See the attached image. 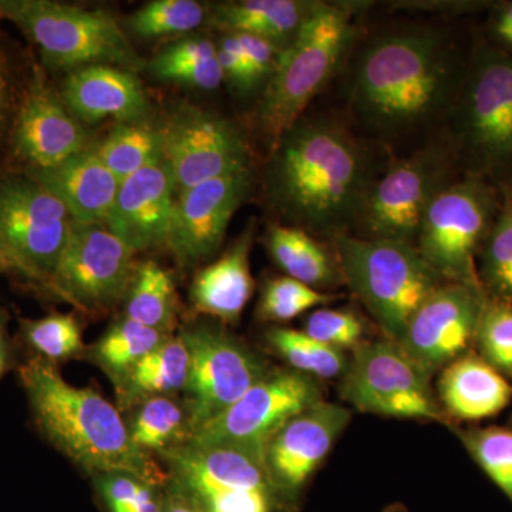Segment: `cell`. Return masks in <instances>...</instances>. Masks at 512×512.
I'll use <instances>...</instances> for the list:
<instances>
[{
  "label": "cell",
  "instance_id": "1",
  "mask_svg": "<svg viewBox=\"0 0 512 512\" xmlns=\"http://www.w3.org/2000/svg\"><path fill=\"white\" fill-rule=\"evenodd\" d=\"M470 56L437 26L377 33L350 70V117L367 140L390 150L429 137L450 119Z\"/></svg>",
  "mask_w": 512,
  "mask_h": 512
},
{
  "label": "cell",
  "instance_id": "2",
  "mask_svg": "<svg viewBox=\"0 0 512 512\" xmlns=\"http://www.w3.org/2000/svg\"><path fill=\"white\" fill-rule=\"evenodd\" d=\"M271 156L272 198L292 227L332 241L353 234L379 174L372 151L346 124L302 116Z\"/></svg>",
  "mask_w": 512,
  "mask_h": 512
},
{
  "label": "cell",
  "instance_id": "3",
  "mask_svg": "<svg viewBox=\"0 0 512 512\" xmlns=\"http://www.w3.org/2000/svg\"><path fill=\"white\" fill-rule=\"evenodd\" d=\"M37 430L87 473L124 471L165 487L170 474L151 454L134 446L117 406L92 387L63 379L55 363L32 356L19 367Z\"/></svg>",
  "mask_w": 512,
  "mask_h": 512
},
{
  "label": "cell",
  "instance_id": "4",
  "mask_svg": "<svg viewBox=\"0 0 512 512\" xmlns=\"http://www.w3.org/2000/svg\"><path fill=\"white\" fill-rule=\"evenodd\" d=\"M356 3L316 2L293 42L279 56L256 110L259 131L274 150L302 116L356 36Z\"/></svg>",
  "mask_w": 512,
  "mask_h": 512
},
{
  "label": "cell",
  "instance_id": "5",
  "mask_svg": "<svg viewBox=\"0 0 512 512\" xmlns=\"http://www.w3.org/2000/svg\"><path fill=\"white\" fill-rule=\"evenodd\" d=\"M447 143L461 174L497 185L512 178V52L477 43L447 121Z\"/></svg>",
  "mask_w": 512,
  "mask_h": 512
},
{
  "label": "cell",
  "instance_id": "6",
  "mask_svg": "<svg viewBox=\"0 0 512 512\" xmlns=\"http://www.w3.org/2000/svg\"><path fill=\"white\" fill-rule=\"evenodd\" d=\"M343 284L375 320L383 338L397 342L427 298L446 284L406 242L339 235L332 241Z\"/></svg>",
  "mask_w": 512,
  "mask_h": 512
},
{
  "label": "cell",
  "instance_id": "7",
  "mask_svg": "<svg viewBox=\"0 0 512 512\" xmlns=\"http://www.w3.org/2000/svg\"><path fill=\"white\" fill-rule=\"evenodd\" d=\"M9 20L35 43L52 69L70 73L87 66H113L137 73L144 67L117 19L104 10L13 0Z\"/></svg>",
  "mask_w": 512,
  "mask_h": 512
},
{
  "label": "cell",
  "instance_id": "8",
  "mask_svg": "<svg viewBox=\"0 0 512 512\" xmlns=\"http://www.w3.org/2000/svg\"><path fill=\"white\" fill-rule=\"evenodd\" d=\"M498 208L497 185L476 175L460 174L436 195L421 222L416 248L444 282L483 289L478 255Z\"/></svg>",
  "mask_w": 512,
  "mask_h": 512
},
{
  "label": "cell",
  "instance_id": "9",
  "mask_svg": "<svg viewBox=\"0 0 512 512\" xmlns=\"http://www.w3.org/2000/svg\"><path fill=\"white\" fill-rule=\"evenodd\" d=\"M433 377L387 338L366 340L350 352L339 396L357 412L387 419L454 426L441 407Z\"/></svg>",
  "mask_w": 512,
  "mask_h": 512
},
{
  "label": "cell",
  "instance_id": "10",
  "mask_svg": "<svg viewBox=\"0 0 512 512\" xmlns=\"http://www.w3.org/2000/svg\"><path fill=\"white\" fill-rule=\"evenodd\" d=\"M460 170L447 140H433L390 163L367 195L356 237L416 247L421 222L436 195Z\"/></svg>",
  "mask_w": 512,
  "mask_h": 512
},
{
  "label": "cell",
  "instance_id": "11",
  "mask_svg": "<svg viewBox=\"0 0 512 512\" xmlns=\"http://www.w3.org/2000/svg\"><path fill=\"white\" fill-rule=\"evenodd\" d=\"M180 338L190 356L184 402L194 436L241 399L272 366L215 322L188 323L181 328Z\"/></svg>",
  "mask_w": 512,
  "mask_h": 512
},
{
  "label": "cell",
  "instance_id": "12",
  "mask_svg": "<svg viewBox=\"0 0 512 512\" xmlns=\"http://www.w3.org/2000/svg\"><path fill=\"white\" fill-rule=\"evenodd\" d=\"M161 458L171 480L194 494L208 512L285 511L264 460L247 451L188 441Z\"/></svg>",
  "mask_w": 512,
  "mask_h": 512
},
{
  "label": "cell",
  "instance_id": "13",
  "mask_svg": "<svg viewBox=\"0 0 512 512\" xmlns=\"http://www.w3.org/2000/svg\"><path fill=\"white\" fill-rule=\"evenodd\" d=\"M322 400L319 380L289 367H272L229 409L195 431L190 441L238 448L264 460L272 437L293 417Z\"/></svg>",
  "mask_w": 512,
  "mask_h": 512
},
{
  "label": "cell",
  "instance_id": "14",
  "mask_svg": "<svg viewBox=\"0 0 512 512\" xmlns=\"http://www.w3.org/2000/svg\"><path fill=\"white\" fill-rule=\"evenodd\" d=\"M74 224L66 205L29 174L0 178V244L22 276L47 291Z\"/></svg>",
  "mask_w": 512,
  "mask_h": 512
},
{
  "label": "cell",
  "instance_id": "15",
  "mask_svg": "<svg viewBox=\"0 0 512 512\" xmlns=\"http://www.w3.org/2000/svg\"><path fill=\"white\" fill-rule=\"evenodd\" d=\"M134 254L106 224L76 222L50 292L83 312L109 311L130 289L137 269Z\"/></svg>",
  "mask_w": 512,
  "mask_h": 512
},
{
  "label": "cell",
  "instance_id": "16",
  "mask_svg": "<svg viewBox=\"0 0 512 512\" xmlns=\"http://www.w3.org/2000/svg\"><path fill=\"white\" fill-rule=\"evenodd\" d=\"M163 158L177 194L195 185L249 168L247 143L239 128L217 114L185 107L161 127Z\"/></svg>",
  "mask_w": 512,
  "mask_h": 512
},
{
  "label": "cell",
  "instance_id": "17",
  "mask_svg": "<svg viewBox=\"0 0 512 512\" xmlns=\"http://www.w3.org/2000/svg\"><path fill=\"white\" fill-rule=\"evenodd\" d=\"M487 299L481 288L446 282L417 309L396 343L433 377L474 350Z\"/></svg>",
  "mask_w": 512,
  "mask_h": 512
},
{
  "label": "cell",
  "instance_id": "18",
  "mask_svg": "<svg viewBox=\"0 0 512 512\" xmlns=\"http://www.w3.org/2000/svg\"><path fill=\"white\" fill-rule=\"evenodd\" d=\"M352 417L349 407L322 400L289 420L269 441L264 463L285 511L296 510Z\"/></svg>",
  "mask_w": 512,
  "mask_h": 512
},
{
  "label": "cell",
  "instance_id": "19",
  "mask_svg": "<svg viewBox=\"0 0 512 512\" xmlns=\"http://www.w3.org/2000/svg\"><path fill=\"white\" fill-rule=\"evenodd\" d=\"M252 188L251 168L214 178L175 198L165 247L190 268L220 249L235 212Z\"/></svg>",
  "mask_w": 512,
  "mask_h": 512
},
{
  "label": "cell",
  "instance_id": "20",
  "mask_svg": "<svg viewBox=\"0 0 512 512\" xmlns=\"http://www.w3.org/2000/svg\"><path fill=\"white\" fill-rule=\"evenodd\" d=\"M89 147L82 123L35 69L13 126L16 156L26 161L30 170H50Z\"/></svg>",
  "mask_w": 512,
  "mask_h": 512
},
{
  "label": "cell",
  "instance_id": "21",
  "mask_svg": "<svg viewBox=\"0 0 512 512\" xmlns=\"http://www.w3.org/2000/svg\"><path fill=\"white\" fill-rule=\"evenodd\" d=\"M175 183L163 157L120 184L106 225L134 252L165 245Z\"/></svg>",
  "mask_w": 512,
  "mask_h": 512
},
{
  "label": "cell",
  "instance_id": "22",
  "mask_svg": "<svg viewBox=\"0 0 512 512\" xmlns=\"http://www.w3.org/2000/svg\"><path fill=\"white\" fill-rule=\"evenodd\" d=\"M60 97L77 120L96 124L148 120V104L136 73L113 66H87L67 74Z\"/></svg>",
  "mask_w": 512,
  "mask_h": 512
},
{
  "label": "cell",
  "instance_id": "23",
  "mask_svg": "<svg viewBox=\"0 0 512 512\" xmlns=\"http://www.w3.org/2000/svg\"><path fill=\"white\" fill-rule=\"evenodd\" d=\"M436 393L451 423H478L510 406L512 382L471 350L441 370Z\"/></svg>",
  "mask_w": 512,
  "mask_h": 512
},
{
  "label": "cell",
  "instance_id": "24",
  "mask_svg": "<svg viewBox=\"0 0 512 512\" xmlns=\"http://www.w3.org/2000/svg\"><path fill=\"white\" fill-rule=\"evenodd\" d=\"M29 175L53 192L79 224H106L121 184L97 147L86 148L50 170H30Z\"/></svg>",
  "mask_w": 512,
  "mask_h": 512
},
{
  "label": "cell",
  "instance_id": "25",
  "mask_svg": "<svg viewBox=\"0 0 512 512\" xmlns=\"http://www.w3.org/2000/svg\"><path fill=\"white\" fill-rule=\"evenodd\" d=\"M254 235L252 220L217 261L195 275L190 291L195 311L222 325L238 322L255 288L249 261Z\"/></svg>",
  "mask_w": 512,
  "mask_h": 512
},
{
  "label": "cell",
  "instance_id": "26",
  "mask_svg": "<svg viewBox=\"0 0 512 512\" xmlns=\"http://www.w3.org/2000/svg\"><path fill=\"white\" fill-rule=\"evenodd\" d=\"M316 2L302 0H237L218 3L211 10V22L228 33L262 37L288 47L298 35Z\"/></svg>",
  "mask_w": 512,
  "mask_h": 512
},
{
  "label": "cell",
  "instance_id": "27",
  "mask_svg": "<svg viewBox=\"0 0 512 512\" xmlns=\"http://www.w3.org/2000/svg\"><path fill=\"white\" fill-rule=\"evenodd\" d=\"M190 356L183 339L170 336L148 353L126 379L114 387L117 409L130 412L144 400L158 396H175L184 392L188 382Z\"/></svg>",
  "mask_w": 512,
  "mask_h": 512
},
{
  "label": "cell",
  "instance_id": "28",
  "mask_svg": "<svg viewBox=\"0 0 512 512\" xmlns=\"http://www.w3.org/2000/svg\"><path fill=\"white\" fill-rule=\"evenodd\" d=\"M266 248L289 278L323 292L343 284L335 252L303 229L272 225L266 234Z\"/></svg>",
  "mask_w": 512,
  "mask_h": 512
},
{
  "label": "cell",
  "instance_id": "29",
  "mask_svg": "<svg viewBox=\"0 0 512 512\" xmlns=\"http://www.w3.org/2000/svg\"><path fill=\"white\" fill-rule=\"evenodd\" d=\"M130 412L126 421L128 434L134 446L144 453L161 457L191 440L190 414L184 400L175 396L151 397Z\"/></svg>",
  "mask_w": 512,
  "mask_h": 512
},
{
  "label": "cell",
  "instance_id": "30",
  "mask_svg": "<svg viewBox=\"0 0 512 512\" xmlns=\"http://www.w3.org/2000/svg\"><path fill=\"white\" fill-rule=\"evenodd\" d=\"M170 336L173 335H165L123 316L86 349L84 357L100 367L117 387L148 353Z\"/></svg>",
  "mask_w": 512,
  "mask_h": 512
},
{
  "label": "cell",
  "instance_id": "31",
  "mask_svg": "<svg viewBox=\"0 0 512 512\" xmlns=\"http://www.w3.org/2000/svg\"><path fill=\"white\" fill-rule=\"evenodd\" d=\"M124 316L165 335H173L177 326V293L170 272L153 261L137 265L126 295Z\"/></svg>",
  "mask_w": 512,
  "mask_h": 512
},
{
  "label": "cell",
  "instance_id": "32",
  "mask_svg": "<svg viewBox=\"0 0 512 512\" xmlns=\"http://www.w3.org/2000/svg\"><path fill=\"white\" fill-rule=\"evenodd\" d=\"M497 187L500 208L478 255V279L488 298L512 305V178Z\"/></svg>",
  "mask_w": 512,
  "mask_h": 512
},
{
  "label": "cell",
  "instance_id": "33",
  "mask_svg": "<svg viewBox=\"0 0 512 512\" xmlns=\"http://www.w3.org/2000/svg\"><path fill=\"white\" fill-rule=\"evenodd\" d=\"M97 153L120 183L163 157L161 127L150 120L119 123L97 147Z\"/></svg>",
  "mask_w": 512,
  "mask_h": 512
},
{
  "label": "cell",
  "instance_id": "34",
  "mask_svg": "<svg viewBox=\"0 0 512 512\" xmlns=\"http://www.w3.org/2000/svg\"><path fill=\"white\" fill-rule=\"evenodd\" d=\"M272 352L285 360L289 369L316 380L342 379L349 366V353L330 348L302 330L272 328L266 332Z\"/></svg>",
  "mask_w": 512,
  "mask_h": 512
},
{
  "label": "cell",
  "instance_id": "35",
  "mask_svg": "<svg viewBox=\"0 0 512 512\" xmlns=\"http://www.w3.org/2000/svg\"><path fill=\"white\" fill-rule=\"evenodd\" d=\"M450 430L466 448L468 456L512 504V423L485 427L454 424Z\"/></svg>",
  "mask_w": 512,
  "mask_h": 512
},
{
  "label": "cell",
  "instance_id": "36",
  "mask_svg": "<svg viewBox=\"0 0 512 512\" xmlns=\"http://www.w3.org/2000/svg\"><path fill=\"white\" fill-rule=\"evenodd\" d=\"M20 332L33 356L55 365L86 353L82 326L70 313H50L42 319H22Z\"/></svg>",
  "mask_w": 512,
  "mask_h": 512
},
{
  "label": "cell",
  "instance_id": "37",
  "mask_svg": "<svg viewBox=\"0 0 512 512\" xmlns=\"http://www.w3.org/2000/svg\"><path fill=\"white\" fill-rule=\"evenodd\" d=\"M343 295L323 292L302 284L289 276L266 282L256 308V316L264 322H288L312 311L340 301Z\"/></svg>",
  "mask_w": 512,
  "mask_h": 512
},
{
  "label": "cell",
  "instance_id": "38",
  "mask_svg": "<svg viewBox=\"0 0 512 512\" xmlns=\"http://www.w3.org/2000/svg\"><path fill=\"white\" fill-rule=\"evenodd\" d=\"M207 19V8L195 0H154L138 9L128 25L138 36L177 35L197 29Z\"/></svg>",
  "mask_w": 512,
  "mask_h": 512
},
{
  "label": "cell",
  "instance_id": "39",
  "mask_svg": "<svg viewBox=\"0 0 512 512\" xmlns=\"http://www.w3.org/2000/svg\"><path fill=\"white\" fill-rule=\"evenodd\" d=\"M109 512H161L164 487L124 471L92 476Z\"/></svg>",
  "mask_w": 512,
  "mask_h": 512
},
{
  "label": "cell",
  "instance_id": "40",
  "mask_svg": "<svg viewBox=\"0 0 512 512\" xmlns=\"http://www.w3.org/2000/svg\"><path fill=\"white\" fill-rule=\"evenodd\" d=\"M474 350L497 372L512 382V305L493 301L485 303L478 326Z\"/></svg>",
  "mask_w": 512,
  "mask_h": 512
},
{
  "label": "cell",
  "instance_id": "41",
  "mask_svg": "<svg viewBox=\"0 0 512 512\" xmlns=\"http://www.w3.org/2000/svg\"><path fill=\"white\" fill-rule=\"evenodd\" d=\"M302 332L330 348L352 352L366 342V323L352 309L318 308L303 320Z\"/></svg>",
  "mask_w": 512,
  "mask_h": 512
},
{
  "label": "cell",
  "instance_id": "42",
  "mask_svg": "<svg viewBox=\"0 0 512 512\" xmlns=\"http://www.w3.org/2000/svg\"><path fill=\"white\" fill-rule=\"evenodd\" d=\"M150 69L158 79L188 84L207 92L217 90L224 82L218 55L212 59L181 60V62L165 60L157 56L151 62Z\"/></svg>",
  "mask_w": 512,
  "mask_h": 512
},
{
  "label": "cell",
  "instance_id": "43",
  "mask_svg": "<svg viewBox=\"0 0 512 512\" xmlns=\"http://www.w3.org/2000/svg\"><path fill=\"white\" fill-rule=\"evenodd\" d=\"M218 62H220L222 76L239 93H248L258 87V79L249 67L247 57L244 55L237 36L228 33L218 47Z\"/></svg>",
  "mask_w": 512,
  "mask_h": 512
},
{
  "label": "cell",
  "instance_id": "44",
  "mask_svg": "<svg viewBox=\"0 0 512 512\" xmlns=\"http://www.w3.org/2000/svg\"><path fill=\"white\" fill-rule=\"evenodd\" d=\"M231 35L237 36L249 67L254 72L259 84H266L274 73L276 63L281 56V47L258 36L244 35V33H231Z\"/></svg>",
  "mask_w": 512,
  "mask_h": 512
},
{
  "label": "cell",
  "instance_id": "45",
  "mask_svg": "<svg viewBox=\"0 0 512 512\" xmlns=\"http://www.w3.org/2000/svg\"><path fill=\"white\" fill-rule=\"evenodd\" d=\"M218 47L208 37H192V39L183 40L175 45L167 47L158 57L165 60H202L217 57Z\"/></svg>",
  "mask_w": 512,
  "mask_h": 512
},
{
  "label": "cell",
  "instance_id": "46",
  "mask_svg": "<svg viewBox=\"0 0 512 512\" xmlns=\"http://www.w3.org/2000/svg\"><path fill=\"white\" fill-rule=\"evenodd\" d=\"M161 512H208L201 501L175 481L164 487L163 510Z\"/></svg>",
  "mask_w": 512,
  "mask_h": 512
},
{
  "label": "cell",
  "instance_id": "47",
  "mask_svg": "<svg viewBox=\"0 0 512 512\" xmlns=\"http://www.w3.org/2000/svg\"><path fill=\"white\" fill-rule=\"evenodd\" d=\"M13 97L12 70L8 59L0 53V133L8 120L10 101Z\"/></svg>",
  "mask_w": 512,
  "mask_h": 512
},
{
  "label": "cell",
  "instance_id": "48",
  "mask_svg": "<svg viewBox=\"0 0 512 512\" xmlns=\"http://www.w3.org/2000/svg\"><path fill=\"white\" fill-rule=\"evenodd\" d=\"M10 360H12V350L8 336V315L0 312V379L9 370Z\"/></svg>",
  "mask_w": 512,
  "mask_h": 512
},
{
  "label": "cell",
  "instance_id": "49",
  "mask_svg": "<svg viewBox=\"0 0 512 512\" xmlns=\"http://www.w3.org/2000/svg\"><path fill=\"white\" fill-rule=\"evenodd\" d=\"M12 272L22 275V272H20V266L18 262H16V259L13 258L8 249L0 244V275L12 274Z\"/></svg>",
  "mask_w": 512,
  "mask_h": 512
},
{
  "label": "cell",
  "instance_id": "50",
  "mask_svg": "<svg viewBox=\"0 0 512 512\" xmlns=\"http://www.w3.org/2000/svg\"><path fill=\"white\" fill-rule=\"evenodd\" d=\"M13 0H0V19H8L12 10Z\"/></svg>",
  "mask_w": 512,
  "mask_h": 512
},
{
  "label": "cell",
  "instance_id": "51",
  "mask_svg": "<svg viewBox=\"0 0 512 512\" xmlns=\"http://www.w3.org/2000/svg\"><path fill=\"white\" fill-rule=\"evenodd\" d=\"M383 512H410L409 508L406 507V505H403L402 503H394L387 505L386 508H384Z\"/></svg>",
  "mask_w": 512,
  "mask_h": 512
}]
</instances>
